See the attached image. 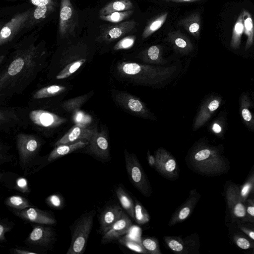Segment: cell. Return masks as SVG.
<instances>
[{
	"mask_svg": "<svg viewBox=\"0 0 254 254\" xmlns=\"http://www.w3.org/2000/svg\"><path fill=\"white\" fill-rule=\"evenodd\" d=\"M116 69L123 79L133 84L158 86L173 77L178 69L177 65H151L134 62H123L118 64Z\"/></svg>",
	"mask_w": 254,
	"mask_h": 254,
	"instance_id": "cell-1",
	"label": "cell"
},
{
	"mask_svg": "<svg viewBox=\"0 0 254 254\" xmlns=\"http://www.w3.org/2000/svg\"><path fill=\"white\" fill-rule=\"evenodd\" d=\"M95 214L94 210H90L82 215L72 225L71 240L67 254L84 253L92 230Z\"/></svg>",
	"mask_w": 254,
	"mask_h": 254,
	"instance_id": "cell-2",
	"label": "cell"
},
{
	"mask_svg": "<svg viewBox=\"0 0 254 254\" xmlns=\"http://www.w3.org/2000/svg\"><path fill=\"white\" fill-rule=\"evenodd\" d=\"M126 168L131 184L143 196L148 197L152 194L150 182L136 155L124 150Z\"/></svg>",
	"mask_w": 254,
	"mask_h": 254,
	"instance_id": "cell-3",
	"label": "cell"
},
{
	"mask_svg": "<svg viewBox=\"0 0 254 254\" xmlns=\"http://www.w3.org/2000/svg\"><path fill=\"white\" fill-rule=\"evenodd\" d=\"M155 169L164 178L175 181L179 178V167L174 157L167 150L159 148L155 152Z\"/></svg>",
	"mask_w": 254,
	"mask_h": 254,
	"instance_id": "cell-4",
	"label": "cell"
},
{
	"mask_svg": "<svg viewBox=\"0 0 254 254\" xmlns=\"http://www.w3.org/2000/svg\"><path fill=\"white\" fill-rule=\"evenodd\" d=\"M163 240L167 247L177 254H194L198 252V238L196 233L185 238L180 236H166Z\"/></svg>",
	"mask_w": 254,
	"mask_h": 254,
	"instance_id": "cell-5",
	"label": "cell"
},
{
	"mask_svg": "<svg viewBox=\"0 0 254 254\" xmlns=\"http://www.w3.org/2000/svg\"><path fill=\"white\" fill-rule=\"evenodd\" d=\"M114 99L121 107L136 116L149 119L151 113L138 98L124 91H117Z\"/></svg>",
	"mask_w": 254,
	"mask_h": 254,
	"instance_id": "cell-6",
	"label": "cell"
},
{
	"mask_svg": "<svg viewBox=\"0 0 254 254\" xmlns=\"http://www.w3.org/2000/svg\"><path fill=\"white\" fill-rule=\"evenodd\" d=\"M17 144L20 162L23 165H25L33 158L40 147L38 138L24 134L18 136Z\"/></svg>",
	"mask_w": 254,
	"mask_h": 254,
	"instance_id": "cell-7",
	"label": "cell"
},
{
	"mask_svg": "<svg viewBox=\"0 0 254 254\" xmlns=\"http://www.w3.org/2000/svg\"><path fill=\"white\" fill-rule=\"evenodd\" d=\"M198 199L199 194L197 191L195 190H190L187 199L172 214L168 226L172 227L188 219L192 213Z\"/></svg>",
	"mask_w": 254,
	"mask_h": 254,
	"instance_id": "cell-8",
	"label": "cell"
},
{
	"mask_svg": "<svg viewBox=\"0 0 254 254\" xmlns=\"http://www.w3.org/2000/svg\"><path fill=\"white\" fill-rule=\"evenodd\" d=\"M48 225L41 224L34 225L26 239V243L42 247H47L51 245L55 239V234L53 228Z\"/></svg>",
	"mask_w": 254,
	"mask_h": 254,
	"instance_id": "cell-9",
	"label": "cell"
},
{
	"mask_svg": "<svg viewBox=\"0 0 254 254\" xmlns=\"http://www.w3.org/2000/svg\"><path fill=\"white\" fill-rule=\"evenodd\" d=\"M88 145V150L91 154L102 161H108L110 157L109 145L107 135L104 131L99 132L97 129Z\"/></svg>",
	"mask_w": 254,
	"mask_h": 254,
	"instance_id": "cell-10",
	"label": "cell"
},
{
	"mask_svg": "<svg viewBox=\"0 0 254 254\" xmlns=\"http://www.w3.org/2000/svg\"><path fill=\"white\" fill-rule=\"evenodd\" d=\"M132 225L131 219L124 212L121 218L103 235L101 243L106 244L118 240L129 232Z\"/></svg>",
	"mask_w": 254,
	"mask_h": 254,
	"instance_id": "cell-11",
	"label": "cell"
},
{
	"mask_svg": "<svg viewBox=\"0 0 254 254\" xmlns=\"http://www.w3.org/2000/svg\"><path fill=\"white\" fill-rule=\"evenodd\" d=\"M96 130V128H87L86 125L76 124L59 139L55 143V145L57 146L61 144L72 143L82 140H86L89 142Z\"/></svg>",
	"mask_w": 254,
	"mask_h": 254,
	"instance_id": "cell-12",
	"label": "cell"
},
{
	"mask_svg": "<svg viewBox=\"0 0 254 254\" xmlns=\"http://www.w3.org/2000/svg\"><path fill=\"white\" fill-rule=\"evenodd\" d=\"M15 214L24 220L37 224L49 225L56 223L51 214L38 208L30 207L17 211Z\"/></svg>",
	"mask_w": 254,
	"mask_h": 254,
	"instance_id": "cell-13",
	"label": "cell"
},
{
	"mask_svg": "<svg viewBox=\"0 0 254 254\" xmlns=\"http://www.w3.org/2000/svg\"><path fill=\"white\" fill-rule=\"evenodd\" d=\"M29 116L35 124L43 127H56L65 122L64 119L57 115L41 110L32 111Z\"/></svg>",
	"mask_w": 254,
	"mask_h": 254,
	"instance_id": "cell-14",
	"label": "cell"
},
{
	"mask_svg": "<svg viewBox=\"0 0 254 254\" xmlns=\"http://www.w3.org/2000/svg\"><path fill=\"white\" fill-rule=\"evenodd\" d=\"M124 211L117 205H113L106 208L99 217L100 231L103 235L107 232L122 216Z\"/></svg>",
	"mask_w": 254,
	"mask_h": 254,
	"instance_id": "cell-15",
	"label": "cell"
},
{
	"mask_svg": "<svg viewBox=\"0 0 254 254\" xmlns=\"http://www.w3.org/2000/svg\"><path fill=\"white\" fill-rule=\"evenodd\" d=\"M88 141L79 140L72 143L57 145L49 154L48 160L49 161L55 160L76 150L82 148L88 145Z\"/></svg>",
	"mask_w": 254,
	"mask_h": 254,
	"instance_id": "cell-16",
	"label": "cell"
},
{
	"mask_svg": "<svg viewBox=\"0 0 254 254\" xmlns=\"http://www.w3.org/2000/svg\"><path fill=\"white\" fill-rule=\"evenodd\" d=\"M115 192L122 207L127 215L135 221V204L130 195L125 190L122 185L118 186Z\"/></svg>",
	"mask_w": 254,
	"mask_h": 254,
	"instance_id": "cell-17",
	"label": "cell"
},
{
	"mask_svg": "<svg viewBox=\"0 0 254 254\" xmlns=\"http://www.w3.org/2000/svg\"><path fill=\"white\" fill-rule=\"evenodd\" d=\"M136 23L133 21H126L118 24L108 32L109 39L115 40L125 35L131 30L135 26Z\"/></svg>",
	"mask_w": 254,
	"mask_h": 254,
	"instance_id": "cell-18",
	"label": "cell"
},
{
	"mask_svg": "<svg viewBox=\"0 0 254 254\" xmlns=\"http://www.w3.org/2000/svg\"><path fill=\"white\" fill-rule=\"evenodd\" d=\"M133 5L130 0H117L107 5L102 13L109 14L115 12H121L132 10Z\"/></svg>",
	"mask_w": 254,
	"mask_h": 254,
	"instance_id": "cell-19",
	"label": "cell"
},
{
	"mask_svg": "<svg viewBox=\"0 0 254 254\" xmlns=\"http://www.w3.org/2000/svg\"><path fill=\"white\" fill-rule=\"evenodd\" d=\"M5 203L7 206L17 211L21 210L32 206L28 199L19 195H12L6 198Z\"/></svg>",
	"mask_w": 254,
	"mask_h": 254,
	"instance_id": "cell-20",
	"label": "cell"
},
{
	"mask_svg": "<svg viewBox=\"0 0 254 254\" xmlns=\"http://www.w3.org/2000/svg\"><path fill=\"white\" fill-rule=\"evenodd\" d=\"M135 221L139 225H144L150 220V215L141 203L136 199H134Z\"/></svg>",
	"mask_w": 254,
	"mask_h": 254,
	"instance_id": "cell-21",
	"label": "cell"
},
{
	"mask_svg": "<svg viewBox=\"0 0 254 254\" xmlns=\"http://www.w3.org/2000/svg\"><path fill=\"white\" fill-rule=\"evenodd\" d=\"M64 86L53 85L38 90L33 95L35 99H41L57 95L65 90Z\"/></svg>",
	"mask_w": 254,
	"mask_h": 254,
	"instance_id": "cell-22",
	"label": "cell"
},
{
	"mask_svg": "<svg viewBox=\"0 0 254 254\" xmlns=\"http://www.w3.org/2000/svg\"><path fill=\"white\" fill-rule=\"evenodd\" d=\"M145 61L154 64H163L164 62L161 57L160 49L157 46L150 47L147 52L146 56L143 57Z\"/></svg>",
	"mask_w": 254,
	"mask_h": 254,
	"instance_id": "cell-23",
	"label": "cell"
},
{
	"mask_svg": "<svg viewBox=\"0 0 254 254\" xmlns=\"http://www.w3.org/2000/svg\"><path fill=\"white\" fill-rule=\"evenodd\" d=\"M141 244L148 254H162L159 247L158 240L156 237H146L142 238L141 240Z\"/></svg>",
	"mask_w": 254,
	"mask_h": 254,
	"instance_id": "cell-24",
	"label": "cell"
},
{
	"mask_svg": "<svg viewBox=\"0 0 254 254\" xmlns=\"http://www.w3.org/2000/svg\"><path fill=\"white\" fill-rule=\"evenodd\" d=\"M168 13H164L147 25L144 30L142 37L145 39L158 30L165 23Z\"/></svg>",
	"mask_w": 254,
	"mask_h": 254,
	"instance_id": "cell-25",
	"label": "cell"
},
{
	"mask_svg": "<svg viewBox=\"0 0 254 254\" xmlns=\"http://www.w3.org/2000/svg\"><path fill=\"white\" fill-rule=\"evenodd\" d=\"M244 21V32L248 37V43L252 42L254 36V26L252 16L246 10L242 12Z\"/></svg>",
	"mask_w": 254,
	"mask_h": 254,
	"instance_id": "cell-26",
	"label": "cell"
},
{
	"mask_svg": "<svg viewBox=\"0 0 254 254\" xmlns=\"http://www.w3.org/2000/svg\"><path fill=\"white\" fill-rule=\"evenodd\" d=\"M118 241L120 244L132 251L140 254H148L141 243H139L130 238L123 236L119 239Z\"/></svg>",
	"mask_w": 254,
	"mask_h": 254,
	"instance_id": "cell-27",
	"label": "cell"
},
{
	"mask_svg": "<svg viewBox=\"0 0 254 254\" xmlns=\"http://www.w3.org/2000/svg\"><path fill=\"white\" fill-rule=\"evenodd\" d=\"M85 62V60L82 59L68 64L57 75V79H62L68 77L75 72Z\"/></svg>",
	"mask_w": 254,
	"mask_h": 254,
	"instance_id": "cell-28",
	"label": "cell"
},
{
	"mask_svg": "<svg viewBox=\"0 0 254 254\" xmlns=\"http://www.w3.org/2000/svg\"><path fill=\"white\" fill-rule=\"evenodd\" d=\"M244 21L243 18V13L242 12L238 16L236 21L233 31L232 37V42L233 44H238L244 32Z\"/></svg>",
	"mask_w": 254,
	"mask_h": 254,
	"instance_id": "cell-29",
	"label": "cell"
},
{
	"mask_svg": "<svg viewBox=\"0 0 254 254\" xmlns=\"http://www.w3.org/2000/svg\"><path fill=\"white\" fill-rule=\"evenodd\" d=\"M133 12L132 10L115 12L104 16L103 19L112 22H119L128 18Z\"/></svg>",
	"mask_w": 254,
	"mask_h": 254,
	"instance_id": "cell-30",
	"label": "cell"
},
{
	"mask_svg": "<svg viewBox=\"0 0 254 254\" xmlns=\"http://www.w3.org/2000/svg\"><path fill=\"white\" fill-rule=\"evenodd\" d=\"M25 64V60L22 58L14 60L8 68V75L13 76L17 74L23 68Z\"/></svg>",
	"mask_w": 254,
	"mask_h": 254,
	"instance_id": "cell-31",
	"label": "cell"
},
{
	"mask_svg": "<svg viewBox=\"0 0 254 254\" xmlns=\"http://www.w3.org/2000/svg\"><path fill=\"white\" fill-rule=\"evenodd\" d=\"M173 42L175 46L183 53H188L191 50L192 46L190 43L183 38L175 37Z\"/></svg>",
	"mask_w": 254,
	"mask_h": 254,
	"instance_id": "cell-32",
	"label": "cell"
},
{
	"mask_svg": "<svg viewBox=\"0 0 254 254\" xmlns=\"http://www.w3.org/2000/svg\"><path fill=\"white\" fill-rule=\"evenodd\" d=\"M135 40L134 36L124 37L119 41L114 46L115 50H124L130 48L133 45Z\"/></svg>",
	"mask_w": 254,
	"mask_h": 254,
	"instance_id": "cell-33",
	"label": "cell"
},
{
	"mask_svg": "<svg viewBox=\"0 0 254 254\" xmlns=\"http://www.w3.org/2000/svg\"><path fill=\"white\" fill-rule=\"evenodd\" d=\"M47 203L51 207L55 208H60L63 206L64 200L60 195L54 194L47 198Z\"/></svg>",
	"mask_w": 254,
	"mask_h": 254,
	"instance_id": "cell-34",
	"label": "cell"
},
{
	"mask_svg": "<svg viewBox=\"0 0 254 254\" xmlns=\"http://www.w3.org/2000/svg\"><path fill=\"white\" fill-rule=\"evenodd\" d=\"M84 97H78L66 102L64 107L68 111H73L78 108L83 102Z\"/></svg>",
	"mask_w": 254,
	"mask_h": 254,
	"instance_id": "cell-35",
	"label": "cell"
},
{
	"mask_svg": "<svg viewBox=\"0 0 254 254\" xmlns=\"http://www.w3.org/2000/svg\"><path fill=\"white\" fill-rule=\"evenodd\" d=\"M73 119L76 124L84 125L89 124L91 121V118L90 116L80 111H76L74 115Z\"/></svg>",
	"mask_w": 254,
	"mask_h": 254,
	"instance_id": "cell-36",
	"label": "cell"
},
{
	"mask_svg": "<svg viewBox=\"0 0 254 254\" xmlns=\"http://www.w3.org/2000/svg\"><path fill=\"white\" fill-rule=\"evenodd\" d=\"M72 10L71 7L67 4H63L60 12V24L61 27L63 23L67 21L71 16Z\"/></svg>",
	"mask_w": 254,
	"mask_h": 254,
	"instance_id": "cell-37",
	"label": "cell"
},
{
	"mask_svg": "<svg viewBox=\"0 0 254 254\" xmlns=\"http://www.w3.org/2000/svg\"><path fill=\"white\" fill-rule=\"evenodd\" d=\"M13 226L11 223L1 221L0 224V241L1 242L5 241V235L6 233L10 231Z\"/></svg>",
	"mask_w": 254,
	"mask_h": 254,
	"instance_id": "cell-38",
	"label": "cell"
},
{
	"mask_svg": "<svg viewBox=\"0 0 254 254\" xmlns=\"http://www.w3.org/2000/svg\"><path fill=\"white\" fill-rule=\"evenodd\" d=\"M17 189L23 192H27L29 191V187L28 182L25 178H19L16 180Z\"/></svg>",
	"mask_w": 254,
	"mask_h": 254,
	"instance_id": "cell-39",
	"label": "cell"
},
{
	"mask_svg": "<svg viewBox=\"0 0 254 254\" xmlns=\"http://www.w3.org/2000/svg\"><path fill=\"white\" fill-rule=\"evenodd\" d=\"M32 3L37 6V9L47 10V5L49 3L50 0H31Z\"/></svg>",
	"mask_w": 254,
	"mask_h": 254,
	"instance_id": "cell-40",
	"label": "cell"
},
{
	"mask_svg": "<svg viewBox=\"0 0 254 254\" xmlns=\"http://www.w3.org/2000/svg\"><path fill=\"white\" fill-rule=\"evenodd\" d=\"M200 29V25L198 22V19L196 21L191 22L188 27V30L190 33L196 35L199 32Z\"/></svg>",
	"mask_w": 254,
	"mask_h": 254,
	"instance_id": "cell-41",
	"label": "cell"
},
{
	"mask_svg": "<svg viewBox=\"0 0 254 254\" xmlns=\"http://www.w3.org/2000/svg\"><path fill=\"white\" fill-rule=\"evenodd\" d=\"M234 213L238 217L244 216L246 214V211L244 205L241 203L237 204L235 207Z\"/></svg>",
	"mask_w": 254,
	"mask_h": 254,
	"instance_id": "cell-42",
	"label": "cell"
},
{
	"mask_svg": "<svg viewBox=\"0 0 254 254\" xmlns=\"http://www.w3.org/2000/svg\"><path fill=\"white\" fill-rule=\"evenodd\" d=\"M237 244L239 247L244 250L249 249L250 246L249 242L244 238H239L237 241Z\"/></svg>",
	"mask_w": 254,
	"mask_h": 254,
	"instance_id": "cell-43",
	"label": "cell"
},
{
	"mask_svg": "<svg viewBox=\"0 0 254 254\" xmlns=\"http://www.w3.org/2000/svg\"><path fill=\"white\" fill-rule=\"evenodd\" d=\"M147 160L149 166L154 168L156 164L155 157L152 155L149 150L147 153Z\"/></svg>",
	"mask_w": 254,
	"mask_h": 254,
	"instance_id": "cell-44",
	"label": "cell"
},
{
	"mask_svg": "<svg viewBox=\"0 0 254 254\" xmlns=\"http://www.w3.org/2000/svg\"><path fill=\"white\" fill-rule=\"evenodd\" d=\"M14 254H38L36 252L28 251L26 250H22L19 249H13L12 250Z\"/></svg>",
	"mask_w": 254,
	"mask_h": 254,
	"instance_id": "cell-45",
	"label": "cell"
},
{
	"mask_svg": "<svg viewBox=\"0 0 254 254\" xmlns=\"http://www.w3.org/2000/svg\"><path fill=\"white\" fill-rule=\"evenodd\" d=\"M219 105V102L217 100H214L209 103L208 105V108L210 111L213 112L218 108Z\"/></svg>",
	"mask_w": 254,
	"mask_h": 254,
	"instance_id": "cell-46",
	"label": "cell"
},
{
	"mask_svg": "<svg viewBox=\"0 0 254 254\" xmlns=\"http://www.w3.org/2000/svg\"><path fill=\"white\" fill-rule=\"evenodd\" d=\"M242 116L246 121H250L252 119L251 112L247 109H244L242 112Z\"/></svg>",
	"mask_w": 254,
	"mask_h": 254,
	"instance_id": "cell-47",
	"label": "cell"
},
{
	"mask_svg": "<svg viewBox=\"0 0 254 254\" xmlns=\"http://www.w3.org/2000/svg\"><path fill=\"white\" fill-rule=\"evenodd\" d=\"M250 188V185L249 184H247L246 185L241 191V194L242 196H245L248 193L249 189Z\"/></svg>",
	"mask_w": 254,
	"mask_h": 254,
	"instance_id": "cell-48",
	"label": "cell"
},
{
	"mask_svg": "<svg viewBox=\"0 0 254 254\" xmlns=\"http://www.w3.org/2000/svg\"><path fill=\"white\" fill-rule=\"evenodd\" d=\"M212 128H213V130H214V131L216 133H219L221 130V127L217 124H214Z\"/></svg>",
	"mask_w": 254,
	"mask_h": 254,
	"instance_id": "cell-49",
	"label": "cell"
},
{
	"mask_svg": "<svg viewBox=\"0 0 254 254\" xmlns=\"http://www.w3.org/2000/svg\"><path fill=\"white\" fill-rule=\"evenodd\" d=\"M166 1H171L174 2H192L200 0H165Z\"/></svg>",
	"mask_w": 254,
	"mask_h": 254,
	"instance_id": "cell-50",
	"label": "cell"
},
{
	"mask_svg": "<svg viewBox=\"0 0 254 254\" xmlns=\"http://www.w3.org/2000/svg\"><path fill=\"white\" fill-rule=\"evenodd\" d=\"M248 212L252 216H254V207L250 206L247 209Z\"/></svg>",
	"mask_w": 254,
	"mask_h": 254,
	"instance_id": "cell-51",
	"label": "cell"
},
{
	"mask_svg": "<svg viewBox=\"0 0 254 254\" xmlns=\"http://www.w3.org/2000/svg\"><path fill=\"white\" fill-rule=\"evenodd\" d=\"M249 236L250 237L254 240V232H251L249 233Z\"/></svg>",
	"mask_w": 254,
	"mask_h": 254,
	"instance_id": "cell-52",
	"label": "cell"
}]
</instances>
